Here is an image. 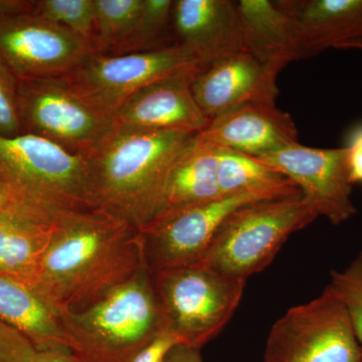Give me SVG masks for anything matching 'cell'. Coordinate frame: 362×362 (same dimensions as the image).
Segmentation results:
<instances>
[{"mask_svg":"<svg viewBox=\"0 0 362 362\" xmlns=\"http://www.w3.org/2000/svg\"><path fill=\"white\" fill-rule=\"evenodd\" d=\"M147 269L139 230L100 209L59 216L37 290L59 312L87 308Z\"/></svg>","mask_w":362,"mask_h":362,"instance_id":"6da1fadb","label":"cell"},{"mask_svg":"<svg viewBox=\"0 0 362 362\" xmlns=\"http://www.w3.org/2000/svg\"><path fill=\"white\" fill-rule=\"evenodd\" d=\"M194 134L116 126L87 157L95 209L140 230L156 216L166 177Z\"/></svg>","mask_w":362,"mask_h":362,"instance_id":"7a4b0ae2","label":"cell"},{"mask_svg":"<svg viewBox=\"0 0 362 362\" xmlns=\"http://www.w3.org/2000/svg\"><path fill=\"white\" fill-rule=\"evenodd\" d=\"M61 314L76 362H132L168 330L148 269L87 308Z\"/></svg>","mask_w":362,"mask_h":362,"instance_id":"3957f363","label":"cell"},{"mask_svg":"<svg viewBox=\"0 0 362 362\" xmlns=\"http://www.w3.org/2000/svg\"><path fill=\"white\" fill-rule=\"evenodd\" d=\"M0 180L25 206L47 216L94 209L87 157L40 136L0 135Z\"/></svg>","mask_w":362,"mask_h":362,"instance_id":"277c9868","label":"cell"},{"mask_svg":"<svg viewBox=\"0 0 362 362\" xmlns=\"http://www.w3.org/2000/svg\"><path fill=\"white\" fill-rule=\"evenodd\" d=\"M317 218L301 194L247 204L223 221L201 263L247 281L270 265L292 233Z\"/></svg>","mask_w":362,"mask_h":362,"instance_id":"5b68a950","label":"cell"},{"mask_svg":"<svg viewBox=\"0 0 362 362\" xmlns=\"http://www.w3.org/2000/svg\"><path fill=\"white\" fill-rule=\"evenodd\" d=\"M168 331L194 349L218 337L239 307L246 281L199 263L151 273Z\"/></svg>","mask_w":362,"mask_h":362,"instance_id":"8992f818","label":"cell"},{"mask_svg":"<svg viewBox=\"0 0 362 362\" xmlns=\"http://www.w3.org/2000/svg\"><path fill=\"white\" fill-rule=\"evenodd\" d=\"M18 113L23 133L40 136L70 152L87 156L116 127L66 77L18 82Z\"/></svg>","mask_w":362,"mask_h":362,"instance_id":"52a82bcc","label":"cell"},{"mask_svg":"<svg viewBox=\"0 0 362 362\" xmlns=\"http://www.w3.org/2000/svg\"><path fill=\"white\" fill-rule=\"evenodd\" d=\"M94 52L85 40L30 11L25 0H0V61L18 81L66 77Z\"/></svg>","mask_w":362,"mask_h":362,"instance_id":"ba28073f","label":"cell"},{"mask_svg":"<svg viewBox=\"0 0 362 362\" xmlns=\"http://www.w3.org/2000/svg\"><path fill=\"white\" fill-rule=\"evenodd\" d=\"M362 350L346 309L329 286L274 324L264 362H361Z\"/></svg>","mask_w":362,"mask_h":362,"instance_id":"9c48e42d","label":"cell"},{"mask_svg":"<svg viewBox=\"0 0 362 362\" xmlns=\"http://www.w3.org/2000/svg\"><path fill=\"white\" fill-rule=\"evenodd\" d=\"M204 68L194 52L175 44L125 54L94 52L66 78L114 118L115 112L144 88L183 71Z\"/></svg>","mask_w":362,"mask_h":362,"instance_id":"30bf717a","label":"cell"},{"mask_svg":"<svg viewBox=\"0 0 362 362\" xmlns=\"http://www.w3.org/2000/svg\"><path fill=\"white\" fill-rule=\"evenodd\" d=\"M272 199L276 197L259 194L232 195L156 216L139 230L147 269L156 273L199 263L233 211L252 202Z\"/></svg>","mask_w":362,"mask_h":362,"instance_id":"8fae6325","label":"cell"},{"mask_svg":"<svg viewBox=\"0 0 362 362\" xmlns=\"http://www.w3.org/2000/svg\"><path fill=\"white\" fill-rule=\"evenodd\" d=\"M258 159L289 178L317 216L337 226L356 214L346 147L312 148L297 143Z\"/></svg>","mask_w":362,"mask_h":362,"instance_id":"7c38bea8","label":"cell"},{"mask_svg":"<svg viewBox=\"0 0 362 362\" xmlns=\"http://www.w3.org/2000/svg\"><path fill=\"white\" fill-rule=\"evenodd\" d=\"M279 71L249 52L232 54L197 74L192 93L209 120L251 103L275 104Z\"/></svg>","mask_w":362,"mask_h":362,"instance_id":"4fadbf2b","label":"cell"},{"mask_svg":"<svg viewBox=\"0 0 362 362\" xmlns=\"http://www.w3.org/2000/svg\"><path fill=\"white\" fill-rule=\"evenodd\" d=\"M202 70L183 71L136 93L114 114L116 126L199 134L209 121L192 93V82Z\"/></svg>","mask_w":362,"mask_h":362,"instance_id":"5bb4252c","label":"cell"},{"mask_svg":"<svg viewBox=\"0 0 362 362\" xmlns=\"http://www.w3.org/2000/svg\"><path fill=\"white\" fill-rule=\"evenodd\" d=\"M197 136L256 158L299 143L291 115L269 103L243 105L214 117Z\"/></svg>","mask_w":362,"mask_h":362,"instance_id":"9a60e30c","label":"cell"},{"mask_svg":"<svg viewBox=\"0 0 362 362\" xmlns=\"http://www.w3.org/2000/svg\"><path fill=\"white\" fill-rule=\"evenodd\" d=\"M173 25L177 42L204 66L246 51L237 2L232 0L173 1Z\"/></svg>","mask_w":362,"mask_h":362,"instance_id":"2e32d148","label":"cell"},{"mask_svg":"<svg viewBox=\"0 0 362 362\" xmlns=\"http://www.w3.org/2000/svg\"><path fill=\"white\" fill-rule=\"evenodd\" d=\"M296 25L300 59L362 40V0H278Z\"/></svg>","mask_w":362,"mask_h":362,"instance_id":"e0dca14e","label":"cell"},{"mask_svg":"<svg viewBox=\"0 0 362 362\" xmlns=\"http://www.w3.org/2000/svg\"><path fill=\"white\" fill-rule=\"evenodd\" d=\"M0 321L28 338L37 351H70L61 312L35 288L2 273Z\"/></svg>","mask_w":362,"mask_h":362,"instance_id":"ac0fdd59","label":"cell"},{"mask_svg":"<svg viewBox=\"0 0 362 362\" xmlns=\"http://www.w3.org/2000/svg\"><path fill=\"white\" fill-rule=\"evenodd\" d=\"M235 2L247 52L279 73L300 59L296 25L277 1Z\"/></svg>","mask_w":362,"mask_h":362,"instance_id":"d6986e66","label":"cell"},{"mask_svg":"<svg viewBox=\"0 0 362 362\" xmlns=\"http://www.w3.org/2000/svg\"><path fill=\"white\" fill-rule=\"evenodd\" d=\"M59 216L23 211L0 218V273L37 287Z\"/></svg>","mask_w":362,"mask_h":362,"instance_id":"ffe728a7","label":"cell"},{"mask_svg":"<svg viewBox=\"0 0 362 362\" xmlns=\"http://www.w3.org/2000/svg\"><path fill=\"white\" fill-rule=\"evenodd\" d=\"M221 197L216 181V146L194 135L169 169L156 216Z\"/></svg>","mask_w":362,"mask_h":362,"instance_id":"44dd1931","label":"cell"},{"mask_svg":"<svg viewBox=\"0 0 362 362\" xmlns=\"http://www.w3.org/2000/svg\"><path fill=\"white\" fill-rule=\"evenodd\" d=\"M216 181L223 197L259 194L278 199L301 194L289 178L256 157L218 146Z\"/></svg>","mask_w":362,"mask_h":362,"instance_id":"7402d4cb","label":"cell"},{"mask_svg":"<svg viewBox=\"0 0 362 362\" xmlns=\"http://www.w3.org/2000/svg\"><path fill=\"white\" fill-rule=\"evenodd\" d=\"M96 13L95 52H122L134 30L143 0H94Z\"/></svg>","mask_w":362,"mask_h":362,"instance_id":"603a6c76","label":"cell"},{"mask_svg":"<svg viewBox=\"0 0 362 362\" xmlns=\"http://www.w3.org/2000/svg\"><path fill=\"white\" fill-rule=\"evenodd\" d=\"M33 13L77 35L95 52L96 13L94 0H25Z\"/></svg>","mask_w":362,"mask_h":362,"instance_id":"cb8c5ba5","label":"cell"},{"mask_svg":"<svg viewBox=\"0 0 362 362\" xmlns=\"http://www.w3.org/2000/svg\"><path fill=\"white\" fill-rule=\"evenodd\" d=\"M173 7L171 0H143L134 30L121 54L148 51L150 45L160 39L169 21H173Z\"/></svg>","mask_w":362,"mask_h":362,"instance_id":"d4e9b609","label":"cell"},{"mask_svg":"<svg viewBox=\"0 0 362 362\" xmlns=\"http://www.w3.org/2000/svg\"><path fill=\"white\" fill-rule=\"evenodd\" d=\"M329 288L346 309L362 347V252L346 269L331 273Z\"/></svg>","mask_w":362,"mask_h":362,"instance_id":"484cf974","label":"cell"},{"mask_svg":"<svg viewBox=\"0 0 362 362\" xmlns=\"http://www.w3.org/2000/svg\"><path fill=\"white\" fill-rule=\"evenodd\" d=\"M18 78L0 61V135L23 134L18 113Z\"/></svg>","mask_w":362,"mask_h":362,"instance_id":"4316f807","label":"cell"},{"mask_svg":"<svg viewBox=\"0 0 362 362\" xmlns=\"http://www.w3.org/2000/svg\"><path fill=\"white\" fill-rule=\"evenodd\" d=\"M37 352L28 338L0 321V362H32Z\"/></svg>","mask_w":362,"mask_h":362,"instance_id":"83f0119b","label":"cell"},{"mask_svg":"<svg viewBox=\"0 0 362 362\" xmlns=\"http://www.w3.org/2000/svg\"><path fill=\"white\" fill-rule=\"evenodd\" d=\"M178 344H182L180 338L168 330L164 331L148 343L132 362H163L169 351Z\"/></svg>","mask_w":362,"mask_h":362,"instance_id":"f1b7e54d","label":"cell"},{"mask_svg":"<svg viewBox=\"0 0 362 362\" xmlns=\"http://www.w3.org/2000/svg\"><path fill=\"white\" fill-rule=\"evenodd\" d=\"M345 147L349 149L350 182L362 183V123L350 130Z\"/></svg>","mask_w":362,"mask_h":362,"instance_id":"f546056e","label":"cell"},{"mask_svg":"<svg viewBox=\"0 0 362 362\" xmlns=\"http://www.w3.org/2000/svg\"><path fill=\"white\" fill-rule=\"evenodd\" d=\"M35 211V209H30V207L25 206V204L13 194V192L0 180V218L7 216V214L18 213V211ZM37 213H40V211H37ZM45 216H47V214H45ZM52 218H54V216H52Z\"/></svg>","mask_w":362,"mask_h":362,"instance_id":"4dcf8cb0","label":"cell"},{"mask_svg":"<svg viewBox=\"0 0 362 362\" xmlns=\"http://www.w3.org/2000/svg\"><path fill=\"white\" fill-rule=\"evenodd\" d=\"M163 362H204L201 349L178 344L169 351Z\"/></svg>","mask_w":362,"mask_h":362,"instance_id":"1f68e13d","label":"cell"},{"mask_svg":"<svg viewBox=\"0 0 362 362\" xmlns=\"http://www.w3.org/2000/svg\"><path fill=\"white\" fill-rule=\"evenodd\" d=\"M32 362H76L68 350L37 351Z\"/></svg>","mask_w":362,"mask_h":362,"instance_id":"d6a6232c","label":"cell"},{"mask_svg":"<svg viewBox=\"0 0 362 362\" xmlns=\"http://www.w3.org/2000/svg\"><path fill=\"white\" fill-rule=\"evenodd\" d=\"M339 49H362V40H351L344 42L337 47Z\"/></svg>","mask_w":362,"mask_h":362,"instance_id":"836d02e7","label":"cell"},{"mask_svg":"<svg viewBox=\"0 0 362 362\" xmlns=\"http://www.w3.org/2000/svg\"><path fill=\"white\" fill-rule=\"evenodd\" d=\"M361 362H362V359H361Z\"/></svg>","mask_w":362,"mask_h":362,"instance_id":"e575fe53","label":"cell"}]
</instances>
